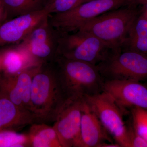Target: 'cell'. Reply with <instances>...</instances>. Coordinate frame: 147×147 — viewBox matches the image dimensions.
Wrapping results in <instances>:
<instances>
[{
    "instance_id": "1",
    "label": "cell",
    "mask_w": 147,
    "mask_h": 147,
    "mask_svg": "<svg viewBox=\"0 0 147 147\" xmlns=\"http://www.w3.org/2000/svg\"><path fill=\"white\" fill-rule=\"evenodd\" d=\"M66 99L53 62L40 65L33 76L30 101L35 123L54 122Z\"/></svg>"
},
{
    "instance_id": "2",
    "label": "cell",
    "mask_w": 147,
    "mask_h": 147,
    "mask_svg": "<svg viewBox=\"0 0 147 147\" xmlns=\"http://www.w3.org/2000/svg\"><path fill=\"white\" fill-rule=\"evenodd\" d=\"M67 98L103 92L104 80L96 65L57 56L53 61Z\"/></svg>"
},
{
    "instance_id": "3",
    "label": "cell",
    "mask_w": 147,
    "mask_h": 147,
    "mask_svg": "<svg viewBox=\"0 0 147 147\" xmlns=\"http://www.w3.org/2000/svg\"><path fill=\"white\" fill-rule=\"evenodd\" d=\"M110 11L92 19L78 30L99 38L112 50H121L133 22L139 15L136 7L127 6Z\"/></svg>"
},
{
    "instance_id": "4",
    "label": "cell",
    "mask_w": 147,
    "mask_h": 147,
    "mask_svg": "<svg viewBox=\"0 0 147 147\" xmlns=\"http://www.w3.org/2000/svg\"><path fill=\"white\" fill-rule=\"evenodd\" d=\"M112 50L99 38L82 30L60 33L57 56L97 65Z\"/></svg>"
},
{
    "instance_id": "5",
    "label": "cell",
    "mask_w": 147,
    "mask_h": 147,
    "mask_svg": "<svg viewBox=\"0 0 147 147\" xmlns=\"http://www.w3.org/2000/svg\"><path fill=\"white\" fill-rule=\"evenodd\" d=\"M96 66L104 81L147 79V56L131 50H112Z\"/></svg>"
},
{
    "instance_id": "6",
    "label": "cell",
    "mask_w": 147,
    "mask_h": 147,
    "mask_svg": "<svg viewBox=\"0 0 147 147\" xmlns=\"http://www.w3.org/2000/svg\"><path fill=\"white\" fill-rule=\"evenodd\" d=\"M129 2L130 0H91L67 12L50 14L49 21L59 33L75 32L92 19L129 5Z\"/></svg>"
},
{
    "instance_id": "7",
    "label": "cell",
    "mask_w": 147,
    "mask_h": 147,
    "mask_svg": "<svg viewBox=\"0 0 147 147\" xmlns=\"http://www.w3.org/2000/svg\"><path fill=\"white\" fill-rule=\"evenodd\" d=\"M84 98L115 143L121 147H129L128 128L123 118L124 114L127 112L104 91Z\"/></svg>"
},
{
    "instance_id": "8",
    "label": "cell",
    "mask_w": 147,
    "mask_h": 147,
    "mask_svg": "<svg viewBox=\"0 0 147 147\" xmlns=\"http://www.w3.org/2000/svg\"><path fill=\"white\" fill-rule=\"evenodd\" d=\"M59 36V33L50 24L48 15L18 44L25 48L39 64L53 62L57 56Z\"/></svg>"
},
{
    "instance_id": "9",
    "label": "cell",
    "mask_w": 147,
    "mask_h": 147,
    "mask_svg": "<svg viewBox=\"0 0 147 147\" xmlns=\"http://www.w3.org/2000/svg\"><path fill=\"white\" fill-rule=\"evenodd\" d=\"M84 97L67 98L53 125L62 147H78Z\"/></svg>"
},
{
    "instance_id": "10",
    "label": "cell",
    "mask_w": 147,
    "mask_h": 147,
    "mask_svg": "<svg viewBox=\"0 0 147 147\" xmlns=\"http://www.w3.org/2000/svg\"><path fill=\"white\" fill-rule=\"evenodd\" d=\"M103 91L110 95L125 111L137 107L147 111V87L131 80H105Z\"/></svg>"
},
{
    "instance_id": "11",
    "label": "cell",
    "mask_w": 147,
    "mask_h": 147,
    "mask_svg": "<svg viewBox=\"0 0 147 147\" xmlns=\"http://www.w3.org/2000/svg\"><path fill=\"white\" fill-rule=\"evenodd\" d=\"M39 65L27 69L14 76H1L0 79V94L7 97L19 108L30 113L32 81Z\"/></svg>"
},
{
    "instance_id": "12",
    "label": "cell",
    "mask_w": 147,
    "mask_h": 147,
    "mask_svg": "<svg viewBox=\"0 0 147 147\" xmlns=\"http://www.w3.org/2000/svg\"><path fill=\"white\" fill-rule=\"evenodd\" d=\"M49 15L43 8L7 20L0 25V46L20 43Z\"/></svg>"
},
{
    "instance_id": "13",
    "label": "cell",
    "mask_w": 147,
    "mask_h": 147,
    "mask_svg": "<svg viewBox=\"0 0 147 147\" xmlns=\"http://www.w3.org/2000/svg\"><path fill=\"white\" fill-rule=\"evenodd\" d=\"M107 142L113 139L84 98L78 147H99Z\"/></svg>"
},
{
    "instance_id": "14",
    "label": "cell",
    "mask_w": 147,
    "mask_h": 147,
    "mask_svg": "<svg viewBox=\"0 0 147 147\" xmlns=\"http://www.w3.org/2000/svg\"><path fill=\"white\" fill-rule=\"evenodd\" d=\"M35 123L29 111L19 108L7 97L0 94V131H16Z\"/></svg>"
},
{
    "instance_id": "15",
    "label": "cell",
    "mask_w": 147,
    "mask_h": 147,
    "mask_svg": "<svg viewBox=\"0 0 147 147\" xmlns=\"http://www.w3.org/2000/svg\"><path fill=\"white\" fill-rule=\"evenodd\" d=\"M39 65L19 44L3 49L1 76H14L27 69Z\"/></svg>"
},
{
    "instance_id": "16",
    "label": "cell",
    "mask_w": 147,
    "mask_h": 147,
    "mask_svg": "<svg viewBox=\"0 0 147 147\" xmlns=\"http://www.w3.org/2000/svg\"><path fill=\"white\" fill-rule=\"evenodd\" d=\"M29 147H62L53 126L43 123L32 124L28 134Z\"/></svg>"
},
{
    "instance_id": "17",
    "label": "cell",
    "mask_w": 147,
    "mask_h": 147,
    "mask_svg": "<svg viewBox=\"0 0 147 147\" xmlns=\"http://www.w3.org/2000/svg\"><path fill=\"white\" fill-rule=\"evenodd\" d=\"M121 50H129L147 56V20L138 15L129 30Z\"/></svg>"
},
{
    "instance_id": "18",
    "label": "cell",
    "mask_w": 147,
    "mask_h": 147,
    "mask_svg": "<svg viewBox=\"0 0 147 147\" xmlns=\"http://www.w3.org/2000/svg\"><path fill=\"white\" fill-rule=\"evenodd\" d=\"M2 1L7 12V20H9L16 16L42 9L46 0Z\"/></svg>"
},
{
    "instance_id": "19",
    "label": "cell",
    "mask_w": 147,
    "mask_h": 147,
    "mask_svg": "<svg viewBox=\"0 0 147 147\" xmlns=\"http://www.w3.org/2000/svg\"><path fill=\"white\" fill-rule=\"evenodd\" d=\"M29 147L28 134H21L10 129L0 131V147Z\"/></svg>"
},
{
    "instance_id": "20",
    "label": "cell",
    "mask_w": 147,
    "mask_h": 147,
    "mask_svg": "<svg viewBox=\"0 0 147 147\" xmlns=\"http://www.w3.org/2000/svg\"><path fill=\"white\" fill-rule=\"evenodd\" d=\"M91 0H46L43 9L48 14L67 12Z\"/></svg>"
},
{
    "instance_id": "21",
    "label": "cell",
    "mask_w": 147,
    "mask_h": 147,
    "mask_svg": "<svg viewBox=\"0 0 147 147\" xmlns=\"http://www.w3.org/2000/svg\"><path fill=\"white\" fill-rule=\"evenodd\" d=\"M131 123L136 132L147 142V111L139 107L130 108Z\"/></svg>"
},
{
    "instance_id": "22",
    "label": "cell",
    "mask_w": 147,
    "mask_h": 147,
    "mask_svg": "<svg viewBox=\"0 0 147 147\" xmlns=\"http://www.w3.org/2000/svg\"><path fill=\"white\" fill-rule=\"evenodd\" d=\"M127 128L129 147H147V142L136 132L131 122Z\"/></svg>"
},
{
    "instance_id": "23",
    "label": "cell",
    "mask_w": 147,
    "mask_h": 147,
    "mask_svg": "<svg viewBox=\"0 0 147 147\" xmlns=\"http://www.w3.org/2000/svg\"><path fill=\"white\" fill-rule=\"evenodd\" d=\"M7 20L6 9L2 0H0V25Z\"/></svg>"
},
{
    "instance_id": "24",
    "label": "cell",
    "mask_w": 147,
    "mask_h": 147,
    "mask_svg": "<svg viewBox=\"0 0 147 147\" xmlns=\"http://www.w3.org/2000/svg\"><path fill=\"white\" fill-rule=\"evenodd\" d=\"M142 7L139 11V14L147 20V2L141 5Z\"/></svg>"
},
{
    "instance_id": "25",
    "label": "cell",
    "mask_w": 147,
    "mask_h": 147,
    "mask_svg": "<svg viewBox=\"0 0 147 147\" xmlns=\"http://www.w3.org/2000/svg\"><path fill=\"white\" fill-rule=\"evenodd\" d=\"M147 2V0H130L129 6L136 7L137 5H142Z\"/></svg>"
},
{
    "instance_id": "26",
    "label": "cell",
    "mask_w": 147,
    "mask_h": 147,
    "mask_svg": "<svg viewBox=\"0 0 147 147\" xmlns=\"http://www.w3.org/2000/svg\"><path fill=\"white\" fill-rule=\"evenodd\" d=\"M3 49L0 50V79L2 76V64Z\"/></svg>"
}]
</instances>
